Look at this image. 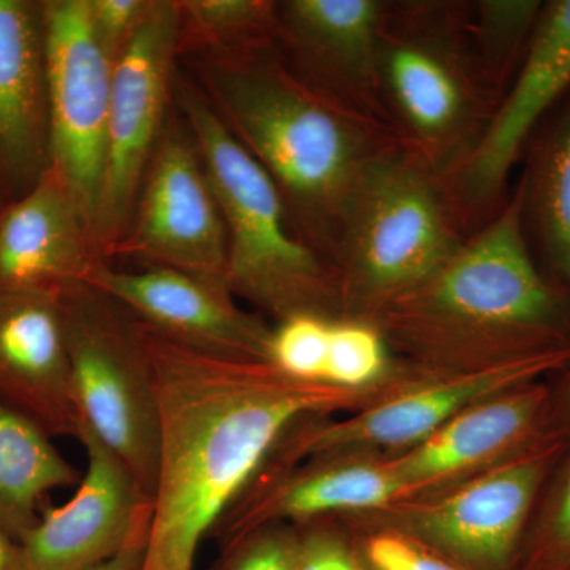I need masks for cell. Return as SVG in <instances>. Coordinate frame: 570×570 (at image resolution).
Returning <instances> with one entry per match:
<instances>
[{
	"label": "cell",
	"instance_id": "14",
	"mask_svg": "<svg viewBox=\"0 0 570 570\" xmlns=\"http://www.w3.org/2000/svg\"><path fill=\"white\" fill-rule=\"evenodd\" d=\"M85 283L181 346L217 358L269 362L272 326L243 309L227 284L164 266L124 272L105 261L92 266Z\"/></svg>",
	"mask_w": 570,
	"mask_h": 570
},
{
	"label": "cell",
	"instance_id": "22",
	"mask_svg": "<svg viewBox=\"0 0 570 570\" xmlns=\"http://www.w3.org/2000/svg\"><path fill=\"white\" fill-rule=\"evenodd\" d=\"M80 479L43 428L0 404V524L14 539L36 527L47 494Z\"/></svg>",
	"mask_w": 570,
	"mask_h": 570
},
{
	"label": "cell",
	"instance_id": "20",
	"mask_svg": "<svg viewBox=\"0 0 570 570\" xmlns=\"http://www.w3.org/2000/svg\"><path fill=\"white\" fill-rule=\"evenodd\" d=\"M50 168L43 7L0 0V187L21 197Z\"/></svg>",
	"mask_w": 570,
	"mask_h": 570
},
{
	"label": "cell",
	"instance_id": "13",
	"mask_svg": "<svg viewBox=\"0 0 570 570\" xmlns=\"http://www.w3.org/2000/svg\"><path fill=\"white\" fill-rule=\"evenodd\" d=\"M570 89V0L543 3L519 69L468 159L445 184L461 219L497 204L540 122Z\"/></svg>",
	"mask_w": 570,
	"mask_h": 570
},
{
	"label": "cell",
	"instance_id": "3",
	"mask_svg": "<svg viewBox=\"0 0 570 570\" xmlns=\"http://www.w3.org/2000/svg\"><path fill=\"white\" fill-rule=\"evenodd\" d=\"M183 61L220 121L276 184L298 235L332 265L356 184L401 145L392 127L307 85L276 47Z\"/></svg>",
	"mask_w": 570,
	"mask_h": 570
},
{
	"label": "cell",
	"instance_id": "25",
	"mask_svg": "<svg viewBox=\"0 0 570 570\" xmlns=\"http://www.w3.org/2000/svg\"><path fill=\"white\" fill-rule=\"evenodd\" d=\"M542 9V2L531 0H482L466 6L469 39L499 99L519 69Z\"/></svg>",
	"mask_w": 570,
	"mask_h": 570
},
{
	"label": "cell",
	"instance_id": "15",
	"mask_svg": "<svg viewBox=\"0 0 570 570\" xmlns=\"http://www.w3.org/2000/svg\"><path fill=\"white\" fill-rule=\"evenodd\" d=\"M389 9L382 0L277 2V51L317 91L387 124L379 96V56Z\"/></svg>",
	"mask_w": 570,
	"mask_h": 570
},
{
	"label": "cell",
	"instance_id": "9",
	"mask_svg": "<svg viewBox=\"0 0 570 570\" xmlns=\"http://www.w3.org/2000/svg\"><path fill=\"white\" fill-rule=\"evenodd\" d=\"M569 362L570 348H562L466 373L428 374L412 367L400 387L370 406L341 417L307 419L292 428L262 471L295 466L326 453L403 452L472 404L557 376Z\"/></svg>",
	"mask_w": 570,
	"mask_h": 570
},
{
	"label": "cell",
	"instance_id": "24",
	"mask_svg": "<svg viewBox=\"0 0 570 570\" xmlns=\"http://www.w3.org/2000/svg\"><path fill=\"white\" fill-rule=\"evenodd\" d=\"M179 61L193 56L238 55L276 47L277 2L176 0Z\"/></svg>",
	"mask_w": 570,
	"mask_h": 570
},
{
	"label": "cell",
	"instance_id": "21",
	"mask_svg": "<svg viewBox=\"0 0 570 570\" xmlns=\"http://www.w3.org/2000/svg\"><path fill=\"white\" fill-rule=\"evenodd\" d=\"M99 261L85 214L51 167L0 212V292L59 294Z\"/></svg>",
	"mask_w": 570,
	"mask_h": 570
},
{
	"label": "cell",
	"instance_id": "18",
	"mask_svg": "<svg viewBox=\"0 0 570 570\" xmlns=\"http://www.w3.org/2000/svg\"><path fill=\"white\" fill-rule=\"evenodd\" d=\"M403 494L384 453L341 452L262 471L213 532L219 549L273 523L299 524L382 508Z\"/></svg>",
	"mask_w": 570,
	"mask_h": 570
},
{
	"label": "cell",
	"instance_id": "26",
	"mask_svg": "<svg viewBox=\"0 0 570 570\" xmlns=\"http://www.w3.org/2000/svg\"><path fill=\"white\" fill-rule=\"evenodd\" d=\"M403 367L373 322L333 318L322 384L346 390L374 389L395 379Z\"/></svg>",
	"mask_w": 570,
	"mask_h": 570
},
{
	"label": "cell",
	"instance_id": "7",
	"mask_svg": "<svg viewBox=\"0 0 570 570\" xmlns=\"http://www.w3.org/2000/svg\"><path fill=\"white\" fill-rule=\"evenodd\" d=\"M81 423L132 472L149 499L159 464L160 412L142 324L88 283L59 292Z\"/></svg>",
	"mask_w": 570,
	"mask_h": 570
},
{
	"label": "cell",
	"instance_id": "19",
	"mask_svg": "<svg viewBox=\"0 0 570 570\" xmlns=\"http://www.w3.org/2000/svg\"><path fill=\"white\" fill-rule=\"evenodd\" d=\"M0 404L51 438H77L81 419L59 294L0 292Z\"/></svg>",
	"mask_w": 570,
	"mask_h": 570
},
{
	"label": "cell",
	"instance_id": "6",
	"mask_svg": "<svg viewBox=\"0 0 570 570\" xmlns=\"http://www.w3.org/2000/svg\"><path fill=\"white\" fill-rule=\"evenodd\" d=\"M444 179L403 145L371 165L348 198L332 266L343 317L370 321L466 242Z\"/></svg>",
	"mask_w": 570,
	"mask_h": 570
},
{
	"label": "cell",
	"instance_id": "8",
	"mask_svg": "<svg viewBox=\"0 0 570 570\" xmlns=\"http://www.w3.org/2000/svg\"><path fill=\"white\" fill-rule=\"evenodd\" d=\"M569 449V441L549 433L453 489L336 517L348 530L403 532L463 570H520L532 509Z\"/></svg>",
	"mask_w": 570,
	"mask_h": 570
},
{
	"label": "cell",
	"instance_id": "1",
	"mask_svg": "<svg viewBox=\"0 0 570 570\" xmlns=\"http://www.w3.org/2000/svg\"><path fill=\"white\" fill-rule=\"evenodd\" d=\"M142 333L156 376L160 444L141 570H194L200 547L292 428L360 411L397 384L396 377L366 390L314 384L269 362L202 354L145 324Z\"/></svg>",
	"mask_w": 570,
	"mask_h": 570
},
{
	"label": "cell",
	"instance_id": "34",
	"mask_svg": "<svg viewBox=\"0 0 570 570\" xmlns=\"http://www.w3.org/2000/svg\"><path fill=\"white\" fill-rule=\"evenodd\" d=\"M0 570H33L28 551L0 524Z\"/></svg>",
	"mask_w": 570,
	"mask_h": 570
},
{
	"label": "cell",
	"instance_id": "5",
	"mask_svg": "<svg viewBox=\"0 0 570 570\" xmlns=\"http://www.w3.org/2000/svg\"><path fill=\"white\" fill-rule=\"evenodd\" d=\"M379 96L401 145L448 181L499 102L469 39L466 6L390 2Z\"/></svg>",
	"mask_w": 570,
	"mask_h": 570
},
{
	"label": "cell",
	"instance_id": "33",
	"mask_svg": "<svg viewBox=\"0 0 570 570\" xmlns=\"http://www.w3.org/2000/svg\"><path fill=\"white\" fill-rule=\"evenodd\" d=\"M149 523H151V515L142 521L129 546L121 553L88 570H141L146 543H148Z\"/></svg>",
	"mask_w": 570,
	"mask_h": 570
},
{
	"label": "cell",
	"instance_id": "10",
	"mask_svg": "<svg viewBox=\"0 0 570 570\" xmlns=\"http://www.w3.org/2000/svg\"><path fill=\"white\" fill-rule=\"evenodd\" d=\"M178 61V3L154 0L112 69L104 181L92 235L105 262L129 227L142 179L174 110Z\"/></svg>",
	"mask_w": 570,
	"mask_h": 570
},
{
	"label": "cell",
	"instance_id": "31",
	"mask_svg": "<svg viewBox=\"0 0 570 570\" xmlns=\"http://www.w3.org/2000/svg\"><path fill=\"white\" fill-rule=\"evenodd\" d=\"M154 0H89L94 32L116 63L138 32Z\"/></svg>",
	"mask_w": 570,
	"mask_h": 570
},
{
	"label": "cell",
	"instance_id": "12",
	"mask_svg": "<svg viewBox=\"0 0 570 570\" xmlns=\"http://www.w3.org/2000/svg\"><path fill=\"white\" fill-rule=\"evenodd\" d=\"M41 7L50 94V167L73 194L94 235L115 63L94 32L89 0H41Z\"/></svg>",
	"mask_w": 570,
	"mask_h": 570
},
{
	"label": "cell",
	"instance_id": "11",
	"mask_svg": "<svg viewBox=\"0 0 570 570\" xmlns=\"http://www.w3.org/2000/svg\"><path fill=\"white\" fill-rule=\"evenodd\" d=\"M112 257L227 284V228L176 105L142 179L129 227L108 255Z\"/></svg>",
	"mask_w": 570,
	"mask_h": 570
},
{
	"label": "cell",
	"instance_id": "30",
	"mask_svg": "<svg viewBox=\"0 0 570 570\" xmlns=\"http://www.w3.org/2000/svg\"><path fill=\"white\" fill-rule=\"evenodd\" d=\"M298 551L295 570H365L351 532L337 517L296 524Z\"/></svg>",
	"mask_w": 570,
	"mask_h": 570
},
{
	"label": "cell",
	"instance_id": "23",
	"mask_svg": "<svg viewBox=\"0 0 570 570\" xmlns=\"http://www.w3.org/2000/svg\"><path fill=\"white\" fill-rule=\"evenodd\" d=\"M520 187L547 275L570 296V102L540 135Z\"/></svg>",
	"mask_w": 570,
	"mask_h": 570
},
{
	"label": "cell",
	"instance_id": "29",
	"mask_svg": "<svg viewBox=\"0 0 570 570\" xmlns=\"http://www.w3.org/2000/svg\"><path fill=\"white\" fill-rule=\"evenodd\" d=\"M348 532L365 570H463L448 558L431 550L425 543L409 538L403 532L393 530H348Z\"/></svg>",
	"mask_w": 570,
	"mask_h": 570
},
{
	"label": "cell",
	"instance_id": "28",
	"mask_svg": "<svg viewBox=\"0 0 570 570\" xmlns=\"http://www.w3.org/2000/svg\"><path fill=\"white\" fill-rule=\"evenodd\" d=\"M296 551V524H266L223 547L212 570H295Z\"/></svg>",
	"mask_w": 570,
	"mask_h": 570
},
{
	"label": "cell",
	"instance_id": "17",
	"mask_svg": "<svg viewBox=\"0 0 570 570\" xmlns=\"http://www.w3.org/2000/svg\"><path fill=\"white\" fill-rule=\"evenodd\" d=\"M86 471L73 497L41 510L24 539L33 570H88L121 553L142 521L151 515V499L142 493L115 453L80 423Z\"/></svg>",
	"mask_w": 570,
	"mask_h": 570
},
{
	"label": "cell",
	"instance_id": "4",
	"mask_svg": "<svg viewBox=\"0 0 570 570\" xmlns=\"http://www.w3.org/2000/svg\"><path fill=\"white\" fill-rule=\"evenodd\" d=\"M175 105L193 135L227 228V285L277 322L343 317L335 269L296 232L283 195L220 121L193 78Z\"/></svg>",
	"mask_w": 570,
	"mask_h": 570
},
{
	"label": "cell",
	"instance_id": "16",
	"mask_svg": "<svg viewBox=\"0 0 570 570\" xmlns=\"http://www.w3.org/2000/svg\"><path fill=\"white\" fill-rule=\"evenodd\" d=\"M550 384L530 382L472 404L431 436L392 453L403 497L441 493L505 463L549 434Z\"/></svg>",
	"mask_w": 570,
	"mask_h": 570
},
{
	"label": "cell",
	"instance_id": "32",
	"mask_svg": "<svg viewBox=\"0 0 570 570\" xmlns=\"http://www.w3.org/2000/svg\"><path fill=\"white\" fill-rule=\"evenodd\" d=\"M549 433L570 442V362L550 382Z\"/></svg>",
	"mask_w": 570,
	"mask_h": 570
},
{
	"label": "cell",
	"instance_id": "27",
	"mask_svg": "<svg viewBox=\"0 0 570 570\" xmlns=\"http://www.w3.org/2000/svg\"><path fill=\"white\" fill-rule=\"evenodd\" d=\"M520 570H570V449L540 490L524 535Z\"/></svg>",
	"mask_w": 570,
	"mask_h": 570
},
{
	"label": "cell",
	"instance_id": "2",
	"mask_svg": "<svg viewBox=\"0 0 570 570\" xmlns=\"http://www.w3.org/2000/svg\"><path fill=\"white\" fill-rule=\"evenodd\" d=\"M370 322L400 362L428 374L570 348V296L532 257L521 187L441 268Z\"/></svg>",
	"mask_w": 570,
	"mask_h": 570
}]
</instances>
